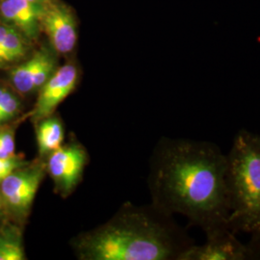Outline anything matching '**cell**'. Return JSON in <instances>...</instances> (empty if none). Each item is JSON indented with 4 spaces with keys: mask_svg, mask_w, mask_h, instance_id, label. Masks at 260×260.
Listing matches in <instances>:
<instances>
[{
    "mask_svg": "<svg viewBox=\"0 0 260 260\" xmlns=\"http://www.w3.org/2000/svg\"><path fill=\"white\" fill-rule=\"evenodd\" d=\"M226 155L212 142L162 140L149 175L153 206L181 214L205 235L229 229Z\"/></svg>",
    "mask_w": 260,
    "mask_h": 260,
    "instance_id": "cell-1",
    "label": "cell"
},
{
    "mask_svg": "<svg viewBox=\"0 0 260 260\" xmlns=\"http://www.w3.org/2000/svg\"><path fill=\"white\" fill-rule=\"evenodd\" d=\"M171 215L152 206L128 209L110 223L88 233L77 242L82 259H179L194 245L168 223Z\"/></svg>",
    "mask_w": 260,
    "mask_h": 260,
    "instance_id": "cell-2",
    "label": "cell"
},
{
    "mask_svg": "<svg viewBox=\"0 0 260 260\" xmlns=\"http://www.w3.org/2000/svg\"><path fill=\"white\" fill-rule=\"evenodd\" d=\"M225 185L233 233L260 235V136L237 132L226 154Z\"/></svg>",
    "mask_w": 260,
    "mask_h": 260,
    "instance_id": "cell-3",
    "label": "cell"
},
{
    "mask_svg": "<svg viewBox=\"0 0 260 260\" xmlns=\"http://www.w3.org/2000/svg\"><path fill=\"white\" fill-rule=\"evenodd\" d=\"M203 245L188 248L178 260H250L260 258V235L255 241L243 244L230 229H222L205 235Z\"/></svg>",
    "mask_w": 260,
    "mask_h": 260,
    "instance_id": "cell-4",
    "label": "cell"
},
{
    "mask_svg": "<svg viewBox=\"0 0 260 260\" xmlns=\"http://www.w3.org/2000/svg\"><path fill=\"white\" fill-rule=\"evenodd\" d=\"M47 173L46 163L19 168L0 182V192L6 205L19 217L27 215L38 189Z\"/></svg>",
    "mask_w": 260,
    "mask_h": 260,
    "instance_id": "cell-5",
    "label": "cell"
},
{
    "mask_svg": "<svg viewBox=\"0 0 260 260\" xmlns=\"http://www.w3.org/2000/svg\"><path fill=\"white\" fill-rule=\"evenodd\" d=\"M41 27L57 53L68 54L74 50L77 42L76 23L73 13L66 5L47 0L43 5Z\"/></svg>",
    "mask_w": 260,
    "mask_h": 260,
    "instance_id": "cell-6",
    "label": "cell"
},
{
    "mask_svg": "<svg viewBox=\"0 0 260 260\" xmlns=\"http://www.w3.org/2000/svg\"><path fill=\"white\" fill-rule=\"evenodd\" d=\"M87 154L75 144L61 146L48 155L47 172L52 177L56 189L62 194H70L82 176Z\"/></svg>",
    "mask_w": 260,
    "mask_h": 260,
    "instance_id": "cell-7",
    "label": "cell"
},
{
    "mask_svg": "<svg viewBox=\"0 0 260 260\" xmlns=\"http://www.w3.org/2000/svg\"><path fill=\"white\" fill-rule=\"evenodd\" d=\"M78 78V72L75 65L67 64L59 69L47 79L39 90L37 103L31 113L35 122L51 116L58 105L74 91Z\"/></svg>",
    "mask_w": 260,
    "mask_h": 260,
    "instance_id": "cell-8",
    "label": "cell"
},
{
    "mask_svg": "<svg viewBox=\"0 0 260 260\" xmlns=\"http://www.w3.org/2000/svg\"><path fill=\"white\" fill-rule=\"evenodd\" d=\"M55 70V57L42 48L11 72V80L19 93H29L40 90Z\"/></svg>",
    "mask_w": 260,
    "mask_h": 260,
    "instance_id": "cell-9",
    "label": "cell"
},
{
    "mask_svg": "<svg viewBox=\"0 0 260 260\" xmlns=\"http://www.w3.org/2000/svg\"><path fill=\"white\" fill-rule=\"evenodd\" d=\"M43 5L28 0H0V16L28 39L36 40L41 31Z\"/></svg>",
    "mask_w": 260,
    "mask_h": 260,
    "instance_id": "cell-10",
    "label": "cell"
},
{
    "mask_svg": "<svg viewBox=\"0 0 260 260\" xmlns=\"http://www.w3.org/2000/svg\"><path fill=\"white\" fill-rule=\"evenodd\" d=\"M36 133L38 149L41 156L49 155L63 144V124L57 117L52 115L38 122Z\"/></svg>",
    "mask_w": 260,
    "mask_h": 260,
    "instance_id": "cell-11",
    "label": "cell"
},
{
    "mask_svg": "<svg viewBox=\"0 0 260 260\" xmlns=\"http://www.w3.org/2000/svg\"><path fill=\"white\" fill-rule=\"evenodd\" d=\"M16 27L11 29L0 45V67L17 62L27 52V42Z\"/></svg>",
    "mask_w": 260,
    "mask_h": 260,
    "instance_id": "cell-12",
    "label": "cell"
},
{
    "mask_svg": "<svg viewBox=\"0 0 260 260\" xmlns=\"http://www.w3.org/2000/svg\"><path fill=\"white\" fill-rule=\"evenodd\" d=\"M21 233L14 225H5L0 230V260L25 259Z\"/></svg>",
    "mask_w": 260,
    "mask_h": 260,
    "instance_id": "cell-13",
    "label": "cell"
},
{
    "mask_svg": "<svg viewBox=\"0 0 260 260\" xmlns=\"http://www.w3.org/2000/svg\"><path fill=\"white\" fill-rule=\"evenodd\" d=\"M20 109V102L19 99L4 89L0 98V125L12 120L18 114Z\"/></svg>",
    "mask_w": 260,
    "mask_h": 260,
    "instance_id": "cell-14",
    "label": "cell"
},
{
    "mask_svg": "<svg viewBox=\"0 0 260 260\" xmlns=\"http://www.w3.org/2000/svg\"><path fill=\"white\" fill-rule=\"evenodd\" d=\"M15 134L11 128H0V159L16 156L15 154Z\"/></svg>",
    "mask_w": 260,
    "mask_h": 260,
    "instance_id": "cell-15",
    "label": "cell"
},
{
    "mask_svg": "<svg viewBox=\"0 0 260 260\" xmlns=\"http://www.w3.org/2000/svg\"><path fill=\"white\" fill-rule=\"evenodd\" d=\"M25 165H27V163L17 156L0 159V182L4 178L8 177L14 171H16L19 168L23 167Z\"/></svg>",
    "mask_w": 260,
    "mask_h": 260,
    "instance_id": "cell-16",
    "label": "cell"
},
{
    "mask_svg": "<svg viewBox=\"0 0 260 260\" xmlns=\"http://www.w3.org/2000/svg\"><path fill=\"white\" fill-rule=\"evenodd\" d=\"M14 27L11 24H7V23H0V45L3 42V40L5 37L8 35L11 29Z\"/></svg>",
    "mask_w": 260,
    "mask_h": 260,
    "instance_id": "cell-17",
    "label": "cell"
},
{
    "mask_svg": "<svg viewBox=\"0 0 260 260\" xmlns=\"http://www.w3.org/2000/svg\"><path fill=\"white\" fill-rule=\"evenodd\" d=\"M28 1H30L32 3H35V4H39V5H44L47 0H28Z\"/></svg>",
    "mask_w": 260,
    "mask_h": 260,
    "instance_id": "cell-18",
    "label": "cell"
},
{
    "mask_svg": "<svg viewBox=\"0 0 260 260\" xmlns=\"http://www.w3.org/2000/svg\"><path fill=\"white\" fill-rule=\"evenodd\" d=\"M3 205H4V201H3V198L1 195V192H0V213L2 212V209H3Z\"/></svg>",
    "mask_w": 260,
    "mask_h": 260,
    "instance_id": "cell-19",
    "label": "cell"
},
{
    "mask_svg": "<svg viewBox=\"0 0 260 260\" xmlns=\"http://www.w3.org/2000/svg\"><path fill=\"white\" fill-rule=\"evenodd\" d=\"M3 91H4V88H0V98H1V95L3 93Z\"/></svg>",
    "mask_w": 260,
    "mask_h": 260,
    "instance_id": "cell-20",
    "label": "cell"
}]
</instances>
